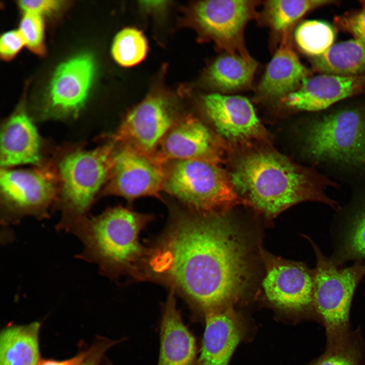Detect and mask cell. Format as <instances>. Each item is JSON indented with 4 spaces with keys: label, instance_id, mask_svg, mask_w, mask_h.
<instances>
[{
    "label": "cell",
    "instance_id": "52a82bcc",
    "mask_svg": "<svg viewBox=\"0 0 365 365\" xmlns=\"http://www.w3.org/2000/svg\"><path fill=\"white\" fill-rule=\"evenodd\" d=\"M303 148L314 160L365 169V112L343 109L313 120L306 128Z\"/></svg>",
    "mask_w": 365,
    "mask_h": 365
},
{
    "label": "cell",
    "instance_id": "5bb4252c",
    "mask_svg": "<svg viewBox=\"0 0 365 365\" xmlns=\"http://www.w3.org/2000/svg\"><path fill=\"white\" fill-rule=\"evenodd\" d=\"M94 71L93 59L88 54L79 55L59 65L49 86V112L58 116L76 114L85 104Z\"/></svg>",
    "mask_w": 365,
    "mask_h": 365
},
{
    "label": "cell",
    "instance_id": "2e32d148",
    "mask_svg": "<svg viewBox=\"0 0 365 365\" xmlns=\"http://www.w3.org/2000/svg\"><path fill=\"white\" fill-rule=\"evenodd\" d=\"M292 30L284 32L256 89L264 101L282 100L298 89L310 76L291 45Z\"/></svg>",
    "mask_w": 365,
    "mask_h": 365
},
{
    "label": "cell",
    "instance_id": "7c38bea8",
    "mask_svg": "<svg viewBox=\"0 0 365 365\" xmlns=\"http://www.w3.org/2000/svg\"><path fill=\"white\" fill-rule=\"evenodd\" d=\"M262 287L267 299L281 309L301 311L313 306V271L304 264L282 259L263 250Z\"/></svg>",
    "mask_w": 365,
    "mask_h": 365
},
{
    "label": "cell",
    "instance_id": "1f68e13d",
    "mask_svg": "<svg viewBox=\"0 0 365 365\" xmlns=\"http://www.w3.org/2000/svg\"><path fill=\"white\" fill-rule=\"evenodd\" d=\"M65 2L60 1H20L18 5L25 12L44 14H51L60 10Z\"/></svg>",
    "mask_w": 365,
    "mask_h": 365
},
{
    "label": "cell",
    "instance_id": "4fadbf2b",
    "mask_svg": "<svg viewBox=\"0 0 365 365\" xmlns=\"http://www.w3.org/2000/svg\"><path fill=\"white\" fill-rule=\"evenodd\" d=\"M152 158L161 164L172 160H187L217 164L220 159L213 134L202 122L192 115L177 119Z\"/></svg>",
    "mask_w": 365,
    "mask_h": 365
},
{
    "label": "cell",
    "instance_id": "3957f363",
    "mask_svg": "<svg viewBox=\"0 0 365 365\" xmlns=\"http://www.w3.org/2000/svg\"><path fill=\"white\" fill-rule=\"evenodd\" d=\"M153 218L117 206L84 217L68 232L83 243L77 258L97 264L102 275L115 278L128 274L138 280L147 250L140 242L139 235Z\"/></svg>",
    "mask_w": 365,
    "mask_h": 365
},
{
    "label": "cell",
    "instance_id": "8992f818",
    "mask_svg": "<svg viewBox=\"0 0 365 365\" xmlns=\"http://www.w3.org/2000/svg\"><path fill=\"white\" fill-rule=\"evenodd\" d=\"M163 191L186 208L218 212L238 202L229 177L217 164L203 160H172L163 164Z\"/></svg>",
    "mask_w": 365,
    "mask_h": 365
},
{
    "label": "cell",
    "instance_id": "30bf717a",
    "mask_svg": "<svg viewBox=\"0 0 365 365\" xmlns=\"http://www.w3.org/2000/svg\"><path fill=\"white\" fill-rule=\"evenodd\" d=\"M5 225L16 224L25 216L38 219L48 216V208L54 195L50 177L36 170H8L1 172Z\"/></svg>",
    "mask_w": 365,
    "mask_h": 365
},
{
    "label": "cell",
    "instance_id": "d4e9b609",
    "mask_svg": "<svg viewBox=\"0 0 365 365\" xmlns=\"http://www.w3.org/2000/svg\"><path fill=\"white\" fill-rule=\"evenodd\" d=\"M335 28L325 22L307 20L296 28L294 38L297 46L304 54L311 58L325 52L335 40Z\"/></svg>",
    "mask_w": 365,
    "mask_h": 365
},
{
    "label": "cell",
    "instance_id": "d590c367",
    "mask_svg": "<svg viewBox=\"0 0 365 365\" xmlns=\"http://www.w3.org/2000/svg\"><path fill=\"white\" fill-rule=\"evenodd\" d=\"M106 365H112V364H110L108 363V364H106Z\"/></svg>",
    "mask_w": 365,
    "mask_h": 365
},
{
    "label": "cell",
    "instance_id": "44dd1931",
    "mask_svg": "<svg viewBox=\"0 0 365 365\" xmlns=\"http://www.w3.org/2000/svg\"><path fill=\"white\" fill-rule=\"evenodd\" d=\"M258 66L252 57L225 53L208 67L205 81L216 93L230 94L251 86Z\"/></svg>",
    "mask_w": 365,
    "mask_h": 365
},
{
    "label": "cell",
    "instance_id": "f546056e",
    "mask_svg": "<svg viewBox=\"0 0 365 365\" xmlns=\"http://www.w3.org/2000/svg\"><path fill=\"white\" fill-rule=\"evenodd\" d=\"M359 351L352 345H344L331 350H327L313 365H358Z\"/></svg>",
    "mask_w": 365,
    "mask_h": 365
},
{
    "label": "cell",
    "instance_id": "f1b7e54d",
    "mask_svg": "<svg viewBox=\"0 0 365 365\" xmlns=\"http://www.w3.org/2000/svg\"><path fill=\"white\" fill-rule=\"evenodd\" d=\"M334 24L335 29L349 33L365 43V8L336 16Z\"/></svg>",
    "mask_w": 365,
    "mask_h": 365
},
{
    "label": "cell",
    "instance_id": "7402d4cb",
    "mask_svg": "<svg viewBox=\"0 0 365 365\" xmlns=\"http://www.w3.org/2000/svg\"><path fill=\"white\" fill-rule=\"evenodd\" d=\"M41 324H11L0 335V365H38Z\"/></svg>",
    "mask_w": 365,
    "mask_h": 365
},
{
    "label": "cell",
    "instance_id": "ba28073f",
    "mask_svg": "<svg viewBox=\"0 0 365 365\" xmlns=\"http://www.w3.org/2000/svg\"><path fill=\"white\" fill-rule=\"evenodd\" d=\"M260 2L251 0H210L196 2L191 10L192 23L204 38L226 53L250 58L244 44L247 23L257 18Z\"/></svg>",
    "mask_w": 365,
    "mask_h": 365
},
{
    "label": "cell",
    "instance_id": "5b68a950",
    "mask_svg": "<svg viewBox=\"0 0 365 365\" xmlns=\"http://www.w3.org/2000/svg\"><path fill=\"white\" fill-rule=\"evenodd\" d=\"M117 143L113 140L90 151L66 156L59 166L62 217L56 228L66 232L87 216L95 195L107 181Z\"/></svg>",
    "mask_w": 365,
    "mask_h": 365
},
{
    "label": "cell",
    "instance_id": "836d02e7",
    "mask_svg": "<svg viewBox=\"0 0 365 365\" xmlns=\"http://www.w3.org/2000/svg\"><path fill=\"white\" fill-rule=\"evenodd\" d=\"M91 347L81 350L75 356L64 360L41 359L38 365H81L89 355Z\"/></svg>",
    "mask_w": 365,
    "mask_h": 365
},
{
    "label": "cell",
    "instance_id": "9c48e42d",
    "mask_svg": "<svg viewBox=\"0 0 365 365\" xmlns=\"http://www.w3.org/2000/svg\"><path fill=\"white\" fill-rule=\"evenodd\" d=\"M175 118L167 99L158 94L150 95L126 114L113 140L152 157L177 120Z\"/></svg>",
    "mask_w": 365,
    "mask_h": 365
},
{
    "label": "cell",
    "instance_id": "d6a6232c",
    "mask_svg": "<svg viewBox=\"0 0 365 365\" xmlns=\"http://www.w3.org/2000/svg\"><path fill=\"white\" fill-rule=\"evenodd\" d=\"M119 340H111L101 338L92 346L89 355L81 365H101V360L106 351Z\"/></svg>",
    "mask_w": 365,
    "mask_h": 365
},
{
    "label": "cell",
    "instance_id": "4dcf8cb0",
    "mask_svg": "<svg viewBox=\"0 0 365 365\" xmlns=\"http://www.w3.org/2000/svg\"><path fill=\"white\" fill-rule=\"evenodd\" d=\"M24 46H25V43L19 30L6 32L1 38V56L5 60H10L16 56Z\"/></svg>",
    "mask_w": 365,
    "mask_h": 365
},
{
    "label": "cell",
    "instance_id": "6da1fadb",
    "mask_svg": "<svg viewBox=\"0 0 365 365\" xmlns=\"http://www.w3.org/2000/svg\"><path fill=\"white\" fill-rule=\"evenodd\" d=\"M169 208L166 228L147 247L141 280L167 285L206 312L236 300L251 277L239 227L219 212Z\"/></svg>",
    "mask_w": 365,
    "mask_h": 365
},
{
    "label": "cell",
    "instance_id": "ffe728a7",
    "mask_svg": "<svg viewBox=\"0 0 365 365\" xmlns=\"http://www.w3.org/2000/svg\"><path fill=\"white\" fill-rule=\"evenodd\" d=\"M40 140L37 130L23 111L5 123L1 137V165L4 168L40 161Z\"/></svg>",
    "mask_w": 365,
    "mask_h": 365
},
{
    "label": "cell",
    "instance_id": "e575fe53",
    "mask_svg": "<svg viewBox=\"0 0 365 365\" xmlns=\"http://www.w3.org/2000/svg\"><path fill=\"white\" fill-rule=\"evenodd\" d=\"M360 3L362 6V8H365V1H361Z\"/></svg>",
    "mask_w": 365,
    "mask_h": 365
},
{
    "label": "cell",
    "instance_id": "9a60e30c",
    "mask_svg": "<svg viewBox=\"0 0 365 365\" xmlns=\"http://www.w3.org/2000/svg\"><path fill=\"white\" fill-rule=\"evenodd\" d=\"M202 106L218 133L229 140H245L262 134L253 105L245 97L210 93L202 97Z\"/></svg>",
    "mask_w": 365,
    "mask_h": 365
},
{
    "label": "cell",
    "instance_id": "4316f807",
    "mask_svg": "<svg viewBox=\"0 0 365 365\" xmlns=\"http://www.w3.org/2000/svg\"><path fill=\"white\" fill-rule=\"evenodd\" d=\"M365 260V205L352 216L333 261L338 266L348 260Z\"/></svg>",
    "mask_w": 365,
    "mask_h": 365
},
{
    "label": "cell",
    "instance_id": "484cf974",
    "mask_svg": "<svg viewBox=\"0 0 365 365\" xmlns=\"http://www.w3.org/2000/svg\"><path fill=\"white\" fill-rule=\"evenodd\" d=\"M148 50L147 41L143 33L136 28L127 27L120 31L115 37L112 54L119 65L131 67L145 58Z\"/></svg>",
    "mask_w": 365,
    "mask_h": 365
},
{
    "label": "cell",
    "instance_id": "d6986e66",
    "mask_svg": "<svg viewBox=\"0 0 365 365\" xmlns=\"http://www.w3.org/2000/svg\"><path fill=\"white\" fill-rule=\"evenodd\" d=\"M241 337L236 318L229 310L206 312L205 327L198 365H227Z\"/></svg>",
    "mask_w": 365,
    "mask_h": 365
},
{
    "label": "cell",
    "instance_id": "83f0119b",
    "mask_svg": "<svg viewBox=\"0 0 365 365\" xmlns=\"http://www.w3.org/2000/svg\"><path fill=\"white\" fill-rule=\"evenodd\" d=\"M44 29L42 16L33 13H24L19 30L24 40L25 46L33 53L39 55H43L45 52Z\"/></svg>",
    "mask_w": 365,
    "mask_h": 365
},
{
    "label": "cell",
    "instance_id": "603a6c76",
    "mask_svg": "<svg viewBox=\"0 0 365 365\" xmlns=\"http://www.w3.org/2000/svg\"><path fill=\"white\" fill-rule=\"evenodd\" d=\"M312 69L321 74L344 77L365 75V43L354 39L332 46L310 59Z\"/></svg>",
    "mask_w": 365,
    "mask_h": 365
},
{
    "label": "cell",
    "instance_id": "8fae6325",
    "mask_svg": "<svg viewBox=\"0 0 365 365\" xmlns=\"http://www.w3.org/2000/svg\"><path fill=\"white\" fill-rule=\"evenodd\" d=\"M119 146L104 194L120 196L130 202L143 197L159 198L164 180L162 164L128 147Z\"/></svg>",
    "mask_w": 365,
    "mask_h": 365
},
{
    "label": "cell",
    "instance_id": "ac0fdd59",
    "mask_svg": "<svg viewBox=\"0 0 365 365\" xmlns=\"http://www.w3.org/2000/svg\"><path fill=\"white\" fill-rule=\"evenodd\" d=\"M175 293L170 288L163 309L157 365H194L195 340L183 322L176 307Z\"/></svg>",
    "mask_w": 365,
    "mask_h": 365
},
{
    "label": "cell",
    "instance_id": "e0dca14e",
    "mask_svg": "<svg viewBox=\"0 0 365 365\" xmlns=\"http://www.w3.org/2000/svg\"><path fill=\"white\" fill-rule=\"evenodd\" d=\"M364 90L365 75L344 77L321 74L308 78L281 101L294 110L318 111Z\"/></svg>",
    "mask_w": 365,
    "mask_h": 365
},
{
    "label": "cell",
    "instance_id": "7a4b0ae2",
    "mask_svg": "<svg viewBox=\"0 0 365 365\" xmlns=\"http://www.w3.org/2000/svg\"><path fill=\"white\" fill-rule=\"evenodd\" d=\"M229 178L238 195L268 217L306 201L339 208L325 192L327 187L336 186L334 182L276 153L258 152L244 156Z\"/></svg>",
    "mask_w": 365,
    "mask_h": 365
},
{
    "label": "cell",
    "instance_id": "cb8c5ba5",
    "mask_svg": "<svg viewBox=\"0 0 365 365\" xmlns=\"http://www.w3.org/2000/svg\"><path fill=\"white\" fill-rule=\"evenodd\" d=\"M331 0H270L264 3L258 17L272 32L280 36L292 30L306 13L316 8L333 5Z\"/></svg>",
    "mask_w": 365,
    "mask_h": 365
},
{
    "label": "cell",
    "instance_id": "277c9868",
    "mask_svg": "<svg viewBox=\"0 0 365 365\" xmlns=\"http://www.w3.org/2000/svg\"><path fill=\"white\" fill-rule=\"evenodd\" d=\"M310 242L316 258L313 306L323 322L327 350L334 349L348 342L351 303L356 287L365 275V264L357 261L350 267L339 268Z\"/></svg>",
    "mask_w": 365,
    "mask_h": 365
}]
</instances>
